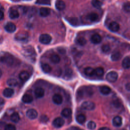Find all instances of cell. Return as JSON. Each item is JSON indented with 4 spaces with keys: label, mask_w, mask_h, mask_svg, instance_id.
Instances as JSON below:
<instances>
[{
    "label": "cell",
    "mask_w": 130,
    "mask_h": 130,
    "mask_svg": "<svg viewBox=\"0 0 130 130\" xmlns=\"http://www.w3.org/2000/svg\"><path fill=\"white\" fill-rule=\"evenodd\" d=\"M93 94V90L92 88L88 86H82L78 88L77 91V96L80 99L88 98Z\"/></svg>",
    "instance_id": "1"
},
{
    "label": "cell",
    "mask_w": 130,
    "mask_h": 130,
    "mask_svg": "<svg viewBox=\"0 0 130 130\" xmlns=\"http://www.w3.org/2000/svg\"><path fill=\"white\" fill-rule=\"evenodd\" d=\"M22 53L23 55L28 59H30L32 61L33 60H35L36 54L35 50L31 46H27L24 48L22 51Z\"/></svg>",
    "instance_id": "2"
},
{
    "label": "cell",
    "mask_w": 130,
    "mask_h": 130,
    "mask_svg": "<svg viewBox=\"0 0 130 130\" xmlns=\"http://www.w3.org/2000/svg\"><path fill=\"white\" fill-rule=\"evenodd\" d=\"M118 74L115 71H111L108 73L106 76V80L111 83L115 82L118 79Z\"/></svg>",
    "instance_id": "3"
},
{
    "label": "cell",
    "mask_w": 130,
    "mask_h": 130,
    "mask_svg": "<svg viewBox=\"0 0 130 130\" xmlns=\"http://www.w3.org/2000/svg\"><path fill=\"white\" fill-rule=\"evenodd\" d=\"M81 106L84 110L91 111L94 109L95 107V105L93 102L91 101H86L82 103Z\"/></svg>",
    "instance_id": "4"
},
{
    "label": "cell",
    "mask_w": 130,
    "mask_h": 130,
    "mask_svg": "<svg viewBox=\"0 0 130 130\" xmlns=\"http://www.w3.org/2000/svg\"><path fill=\"white\" fill-rule=\"evenodd\" d=\"M52 41V37L50 35L44 34L40 35L39 37V41L43 44L47 45L49 44Z\"/></svg>",
    "instance_id": "5"
},
{
    "label": "cell",
    "mask_w": 130,
    "mask_h": 130,
    "mask_svg": "<svg viewBox=\"0 0 130 130\" xmlns=\"http://www.w3.org/2000/svg\"><path fill=\"white\" fill-rule=\"evenodd\" d=\"M28 37V35L27 32L25 31H20L18 32L15 37V38L16 40L19 41H24Z\"/></svg>",
    "instance_id": "6"
},
{
    "label": "cell",
    "mask_w": 130,
    "mask_h": 130,
    "mask_svg": "<svg viewBox=\"0 0 130 130\" xmlns=\"http://www.w3.org/2000/svg\"><path fill=\"white\" fill-rule=\"evenodd\" d=\"M64 124V120L63 118L58 117L55 118L53 122H52V125L54 127L56 128H60L62 127Z\"/></svg>",
    "instance_id": "7"
},
{
    "label": "cell",
    "mask_w": 130,
    "mask_h": 130,
    "mask_svg": "<svg viewBox=\"0 0 130 130\" xmlns=\"http://www.w3.org/2000/svg\"><path fill=\"white\" fill-rule=\"evenodd\" d=\"M0 60L2 62L8 66H11L14 62V59L12 56L10 55L3 56L1 57Z\"/></svg>",
    "instance_id": "8"
},
{
    "label": "cell",
    "mask_w": 130,
    "mask_h": 130,
    "mask_svg": "<svg viewBox=\"0 0 130 130\" xmlns=\"http://www.w3.org/2000/svg\"><path fill=\"white\" fill-rule=\"evenodd\" d=\"M26 116L30 119H36L38 115V112L34 109H29L26 112Z\"/></svg>",
    "instance_id": "9"
},
{
    "label": "cell",
    "mask_w": 130,
    "mask_h": 130,
    "mask_svg": "<svg viewBox=\"0 0 130 130\" xmlns=\"http://www.w3.org/2000/svg\"><path fill=\"white\" fill-rule=\"evenodd\" d=\"M4 28L5 30L8 32L12 33L16 30V25L13 23L11 22H8L5 24L4 26Z\"/></svg>",
    "instance_id": "10"
},
{
    "label": "cell",
    "mask_w": 130,
    "mask_h": 130,
    "mask_svg": "<svg viewBox=\"0 0 130 130\" xmlns=\"http://www.w3.org/2000/svg\"><path fill=\"white\" fill-rule=\"evenodd\" d=\"M108 28L109 30L112 32H117L119 30L120 26L119 24L117 22L113 21L109 24Z\"/></svg>",
    "instance_id": "11"
},
{
    "label": "cell",
    "mask_w": 130,
    "mask_h": 130,
    "mask_svg": "<svg viewBox=\"0 0 130 130\" xmlns=\"http://www.w3.org/2000/svg\"><path fill=\"white\" fill-rule=\"evenodd\" d=\"M90 41L93 44H98L101 43V42L102 41V37L99 34H94L91 36L90 38Z\"/></svg>",
    "instance_id": "12"
},
{
    "label": "cell",
    "mask_w": 130,
    "mask_h": 130,
    "mask_svg": "<svg viewBox=\"0 0 130 130\" xmlns=\"http://www.w3.org/2000/svg\"><path fill=\"white\" fill-rule=\"evenodd\" d=\"M112 124L114 126L119 127L122 124V118L119 116L114 117L112 120Z\"/></svg>",
    "instance_id": "13"
},
{
    "label": "cell",
    "mask_w": 130,
    "mask_h": 130,
    "mask_svg": "<svg viewBox=\"0 0 130 130\" xmlns=\"http://www.w3.org/2000/svg\"><path fill=\"white\" fill-rule=\"evenodd\" d=\"M14 91L11 88H6L3 90V95L7 98H9L12 97L14 94Z\"/></svg>",
    "instance_id": "14"
},
{
    "label": "cell",
    "mask_w": 130,
    "mask_h": 130,
    "mask_svg": "<svg viewBox=\"0 0 130 130\" xmlns=\"http://www.w3.org/2000/svg\"><path fill=\"white\" fill-rule=\"evenodd\" d=\"M62 101V97L59 94H55L52 96V101L56 105H60Z\"/></svg>",
    "instance_id": "15"
},
{
    "label": "cell",
    "mask_w": 130,
    "mask_h": 130,
    "mask_svg": "<svg viewBox=\"0 0 130 130\" xmlns=\"http://www.w3.org/2000/svg\"><path fill=\"white\" fill-rule=\"evenodd\" d=\"M39 13L41 16L46 17L50 14V9L47 7H42L40 9Z\"/></svg>",
    "instance_id": "16"
},
{
    "label": "cell",
    "mask_w": 130,
    "mask_h": 130,
    "mask_svg": "<svg viewBox=\"0 0 130 130\" xmlns=\"http://www.w3.org/2000/svg\"><path fill=\"white\" fill-rule=\"evenodd\" d=\"M35 95L37 98H41L44 96L45 94L44 89L41 87H38L35 90Z\"/></svg>",
    "instance_id": "17"
},
{
    "label": "cell",
    "mask_w": 130,
    "mask_h": 130,
    "mask_svg": "<svg viewBox=\"0 0 130 130\" xmlns=\"http://www.w3.org/2000/svg\"><path fill=\"white\" fill-rule=\"evenodd\" d=\"M100 91L103 95H108L111 92V89L108 86L103 85L100 87Z\"/></svg>",
    "instance_id": "18"
},
{
    "label": "cell",
    "mask_w": 130,
    "mask_h": 130,
    "mask_svg": "<svg viewBox=\"0 0 130 130\" xmlns=\"http://www.w3.org/2000/svg\"><path fill=\"white\" fill-rule=\"evenodd\" d=\"M122 67L125 69H127L130 68V57L126 56L122 61Z\"/></svg>",
    "instance_id": "19"
},
{
    "label": "cell",
    "mask_w": 130,
    "mask_h": 130,
    "mask_svg": "<svg viewBox=\"0 0 130 130\" xmlns=\"http://www.w3.org/2000/svg\"><path fill=\"white\" fill-rule=\"evenodd\" d=\"M29 77V74L26 71H23L21 72L19 74V79L23 81H27Z\"/></svg>",
    "instance_id": "20"
},
{
    "label": "cell",
    "mask_w": 130,
    "mask_h": 130,
    "mask_svg": "<svg viewBox=\"0 0 130 130\" xmlns=\"http://www.w3.org/2000/svg\"><path fill=\"white\" fill-rule=\"evenodd\" d=\"M22 101L24 103L29 104L32 102L33 98L30 94L25 93L22 97Z\"/></svg>",
    "instance_id": "21"
},
{
    "label": "cell",
    "mask_w": 130,
    "mask_h": 130,
    "mask_svg": "<svg viewBox=\"0 0 130 130\" xmlns=\"http://www.w3.org/2000/svg\"><path fill=\"white\" fill-rule=\"evenodd\" d=\"M55 7L58 10H63L66 7V4L63 1L58 0L55 3Z\"/></svg>",
    "instance_id": "22"
},
{
    "label": "cell",
    "mask_w": 130,
    "mask_h": 130,
    "mask_svg": "<svg viewBox=\"0 0 130 130\" xmlns=\"http://www.w3.org/2000/svg\"><path fill=\"white\" fill-rule=\"evenodd\" d=\"M84 73L86 76L92 77L94 75V69L91 67H87L84 69Z\"/></svg>",
    "instance_id": "23"
},
{
    "label": "cell",
    "mask_w": 130,
    "mask_h": 130,
    "mask_svg": "<svg viewBox=\"0 0 130 130\" xmlns=\"http://www.w3.org/2000/svg\"><path fill=\"white\" fill-rule=\"evenodd\" d=\"M121 57L122 55L119 52L115 51L112 54L111 56V59L113 61H116L121 59Z\"/></svg>",
    "instance_id": "24"
},
{
    "label": "cell",
    "mask_w": 130,
    "mask_h": 130,
    "mask_svg": "<svg viewBox=\"0 0 130 130\" xmlns=\"http://www.w3.org/2000/svg\"><path fill=\"white\" fill-rule=\"evenodd\" d=\"M72 113V111L70 108H66L62 110V111L61 112V115L63 117L67 118V117H70Z\"/></svg>",
    "instance_id": "25"
},
{
    "label": "cell",
    "mask_w": 130,
    "mask_h": 130,
    "mask_svg": "<svg viewBox=\"0 0 130 130\" xmlns=\"http://www.w3.org/2000/svg\"><path fill=\"white\" fill-rule=\"evenodd\" d=\"M9 16L11 19H14L19 17V13L16 10L12 9L9 12Z\"/></svg>",
    "instance_id": "26"
},
{
    "label": "cell",
    "mask_w": 130,
    "mask_h": 130,
    "mask_svg": "<svg viewBox=\"0 0 130 130\" xmlns=\"http://www.w3.org/2000/svg\"><path fill=\"white\" fill-rule=\"evenodd\" d=\"M76 120L78 123L82 124L85 122L86 120V117L84 115L82 114H80L76 116Z\"/></svg>",
    "instance_id": "27"
},
{
    "label": "cell",
    "mask_w": 130,
    "mask_h": 130,
    "mask_svg": "<svg viewBox=\"0 0 130 130\" xmlns=\"http://www.w3.org/2000/svg\"><path fill=\"white\" fill-rule=\"evenodd\" d=\"M7 84L10 87H15L18 85V81L14 78H9L7 81Z\"/></svg>",
    "instance_id": "28"
},
{
    "label": "cell",
    "mask_w": 130,
    "mask_h": 130,
    "mask_svg": "<svg viewBox=\"0 0 130 130\" xmlns=\"http://www.w3.org/2000/svg\"><path fill=\"white\" fill-rule=\"evenodd\" d=\"M87 18L91 21H95L99 18V15L96 13H90L87 16Z\"/></svg>",
    "instance_id": "29"
},
{
    "label": "cell",
    "mask_w": 130,
    "mask_h": 130,
    "mask_svg": "<svg viewBox=\"0 0 130 130\" xmlns=\"http://www.w3.org/2000/svg\"><path fill=\"white\" fill-rule=\"evenodd\" d=\"M104 74V71L103 68L101 67H98L94 69V75L98 77H101L103 76Z\"/></svg>",
    "instance_id": "30"
},
{
    "label": "cell",
    "mask_w": 130,
    "mask_h": 130,
    "mask_svg": "<svg viewBox=\"0 0 130 130\" xmlns=\"http://www.w3.org/2000/svg\"><path fill=\"white\" fill-rule=\"evenodd\" d=\"M51 61L54 63H58L60 61V57L56 54H53L50 57Z\"/></svg>",
    "instance_id": "31"
},
{
    "label": "cell",
    "mask_w": 130,
    "mask_h": 130,
    "mask_svg": "<svg viewBox=\"0 0 130 130\" xmlns=\"http://www.w3.org/2000/svg\"><path fill=\"white\" fill-rule=\"evenodd\" d=\"M41 69L45 73H49L51 71V67L47 63H44L41 65Z\"/></svg>",
    "instance_id": "32"
},
{
    "label": "cell",
    "mask_w": 130,
    "mask_h": 130,
    "mask_svg": "<svg viewBox=\"0 0 130 130\" xmlns=\"http://www.w3.org/2000/svg\"><path fill=\"white\" fill-rule=\"evenodd\" d=\"M10 119H11V121H12L13 122L17 123L20 120V116H19L18 113H17L16 112H14L11 115Z\"/></svg>",
    "instance_id": "33"
},
{
    "label": "cell",
    "mask_w": 130,
    "mask_h": 130,
    "mask_svg": "<svg viewBox=\"0 0 130 130\" xmlns=\"http://www.w3.org/2000/svg\"><path fill=\"white\" fill-rule=\"evenodd\" d=\"M91 4L94 8L96 9H99L102 7L103 3L101 1L99 0H92L91 1Z\"/></svg>",
    "instance_id": "34"
},
{
    "label": "cell",
    "mask_w": 130,
    "mask_h": 130,
    "mask_svg": "<svg viewBox=\"0 0 130 130\" xmlns=\"http://www.w3.org/2000/svg\"><path fill=\"white\" fill-rule=\"evenodd\" d=\"M86 40L82 37H79L77 40H76V43L80 46H84L86 44Z\"/></svg>",
    "instance_id": "35"
},
{
    "label": "cell",
    "mask_w": 130,
    "mask_h": 130,
    "mask_svg": "<svg viewBox=\"0 0 130 130\" xmlns=\"http://www.w3.org/2000/svg\"><path fill=\"white\" fill-rule=\"evenodd\" d=\"M102 51L105 53H109L111 50L110 46L108 44H104L101 47Z\"/></svg>",
    "instance_id": "36"
},
{
    "label": "cell",
    "mask_w": 130,
    "mask_h": 130,
    "mask_svg": "<svg viewBox=\"0 0 130 130\" xmlns=\"http://www.w3.org/2000/svg\"><path fill=\"white\" fill-rule=\"evenodd\" d=\"M123 10L127 13L130 12V2H126L124 3L122 6Z\"/></svg>",
    "instance_id": "37"
},
{
    "label": "cell",
    "mask_w": 130,
    "mask_h": 130,
    "mask_svg": "<svg viewBox=\"0 0 130 130\" xmlns=\"http://www.w3.org/2000/svg\"><path fill=\"white\" fill-rule=\"evenodd\" d=\"M87 127L89 129H91V130L94 129L96 127V123L94 121H90L87 123Z\"/></svg>",
    "instance_id": "38"
},
{
    "label": "cell",
    "mask_w": 130,
    "mask_h": 130,
    "mask_svg": "<svg viewBox=\"0 0 130 130\" xmlns=\"http://www.w3.org/2000/svg\"><path fill=\"white\" fill-rule=\"evenodd\" d=\"M69 22L72 25H76L78 23V19L76 17H71L68 19Z\"/></svg>",
    "instance_id": "39"
},
{
    "label": "cell",
    "mask_w": 130,
    "mask_h": 130,
    "mask_svg": "<svg viewBox=\"0 0 130 130\" xmlns=\"http://www.w3.org/2000/svg\"><path fill=\"white\" fill-rule=\"evenodd\" d=\"M73 75V71L70 69H67L65 71V77L66 78H70Z\"/></svg>",
    "instance_id": "40"
},
{
    "label": "cell",
    "mask_w": 130,
    "mask_h": 130,
    "mask_svg": "<svg viewBox=\"0 0 130 130\" xmlns=\"http://www.w3.org/2000/svg\"><path fill=\"white\" fill-rule=\"evenodd\" d=\"M36 3L39 5H50V1L48 0H38L36 2Z\"/></svg>",
    "instance_id": "41"
},
{
    "label": "cell",
    "mask_w": 130,
    "mask_h": 130,
    "mask_svg": "<svg viewBox=\"0 0 130 130\" xmlns=\"http://www.w3.org/2000/svg\"><path fill=\"white\" fill-rule=\"evenodd\" d=\"M5 130H16V128L14 125L12 124H8L5 126Z\"/></svg>",
    "instance_id": "42"
},
{
    "label": "cell",
    "mask_w": 130,
    "mask_h": 130,
    "mask_svg": "<svg viewBox=\"0 0 130 130\" xmlns=\"http://www.w3.org/2000/svg\"><path fill=\"white\" fill-rule=\"evenodd\" d=\"M48 120V118L46 115H42L40 117V121L42 122H46Z\"/></svg>",
    "instance_id": "43"
},
{
    "label": "cell",
    "mask_w": 130,
    "mask_h": 130,
    "mask_svg": "<svg viewBox=\"0 0 130 130\" xmlns=\"http://www.w3.org/2000/svg\"><path fill=\"white\" fill-rule=\"evenodd\" d=\"M67 130H82V129L78 127H75V126H72L71 127H69Z\"/></svg>",
    "instance_id": "44"
},
{
    "label": "cell",
    "mask_w": 130,
    "mask_h": 130,
    "mask_svg": "<svg viewBox=\"0 0 130 130\" xmlns=\"http://www.w3.org/2000/svg\"><path fill=\"white\" fill-rule=\"evenodd\" d=\"M125 88L126 90L129 91H130V82L127 83L125 85Z\"/></svg>",
    "instance_id": "45"
},
{
    "label": "cell",
    "mask_w": 130,
    "mask_h": 130,
    "mask_svg": "<svg viewBox=\"0 0 130 130\" xmlns=\"http://www.w3.org/2000/svg\"><path fill=\"white\" fill-rule=\"evenodd\" d=\"M4 18V14L3 11H0V21L3 20Z\"/></svg>",
    "instance_id": "46"
},
{
    "label": "cell",
    "mask_w": 130,
    "mask_h": 130,
    "mask_svg": "<svg viewBox=\"0 0 130 130\" xmlns=\"http://www.w3.org/2000/svg\"><path fill=\"white\" fill-rule=\"evenodd\" d=\"M58 51L61 53V54H63L66 52V50L63 49V48H60V49H58Z\"/></svg>",
    "instance_id": "47"
},
{
    "label": "cell",
    "mask_w": 130,
    "mask_h": 130,
    "mask_svg": "<svg viewBox=\"0 0 130 130\" xmlns=\"http://www.w3.org/2000/svg\"><path fill=\"white\" fill-rule=\"evenodd\" d=\"M4 103H5L4 100L3 98H0V106H2L3 105H4Z\"/></svg>",
    "instance_id": "48"
},
{
    "label": "cell",
    "mask_w": 130,
    "mask_h": 130,
    "mask_svg": "<svg viewBox=\"0 0 130 130\" xmlns=\"http://www.w3.org/2000/svg\"><path fill=\"white\" fill-rule=\"evenodd\" d=\"M98 130H110L108 127H102L100 128Z\"/></svg>",
    "instance_id": "49"
},
{
    "label": "cell",
    "mask_w": 130,
    "mask_h": 130,
    "mask_svg": "<svg viewBox=\"0 0 130 130\" xmlns=\"http://www.w3.org/2000/svg\"><path fill=\"white\" fill-rule=\"evenodd\" d=\"M2 72L1 70L0 69V78L2 77Z\"/></svg>",
    "instance_id": "50"
},
{
    "label": "cell",
    "mask_w": 130,
    "mask_h": 130,
    "mask_svg": "<svg viewBox=\"0 0 130 130\" xmlns=\"http://www.w3.org/2000/svg\"><path fill=\"white\" fill-rule=\"evenodd\" d=\"M48 1H50V0H48Z\"/></svg>",
    "instance_id": "51"
}]
</instances>
